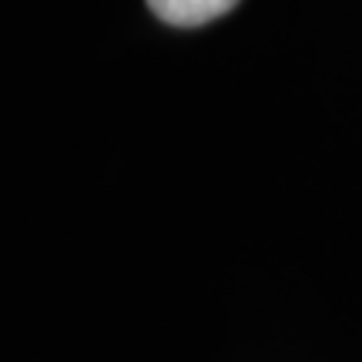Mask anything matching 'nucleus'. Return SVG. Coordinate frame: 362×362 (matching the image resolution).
<instances>
[{
	"label": "nucleus",
	"mask_w": 362,
	"mask_h": 362,
	"mask_svg": "<svg viewBox=\"0 0 362 362\" xmlns=\"http://www.w3.org/2000/svg\"><path fill=\"white\" fill-rule=\"evenodd\" d=\"M242 0H148V7L161 24L171 27H202L235 11Z\"/></svg>",
	"instance_id": "nucleus-1"
}]
</instances>
